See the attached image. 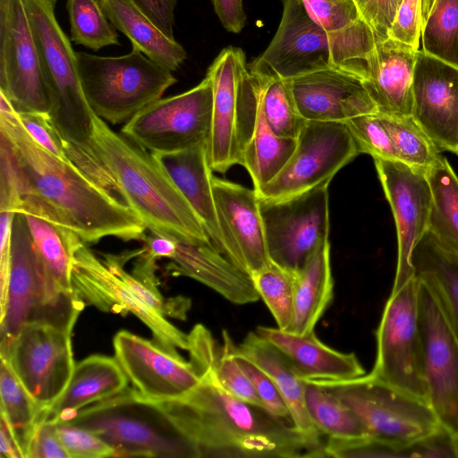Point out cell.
I'll return each instance as SVG.
<instances>
[{
    "mask_svg": "<svg viewBox=\"0 0 458 458\" xmlns=\"http://www.w3.org/2000/svg\"><path fill=\"white\" fill-rule=\"evenodd\" d=\"M0 174L17 193L14 212H31L75 232L85 243L105 237L142 240L140 217L73 163L45 149L0 91Z\"/></svg>",
    "mask_w": 458,
    "mask_h": 458,
    "instance_id": "cell-1",
    "label": "cell"
},
{
    "mask_svg": "<svg viewBox=\"0 0 458 458\" xmlns=\"http://www.w3.org/2000/svg\"><path fill=\"white\" fill-rule=\"evenodd\" d=\"M188 340L199 382L181 397L157 402L200 457H325L322 438L242 401L221 384L215 369L221 346L205 326L196 325Z\"/></svg>",
    "mask_w": 458,
    "mask_h": 458,
    "instance_id": "cell-2",
    "label": "cell"
},
{
    "mask_svg": "<svg viewBox=\"0 0 458 458\" xmlns=\"http://www.w3.org/2000/svg\"><path fill=\"white\" fill-rule=\"evenodd\" d=\"M93 122L94 149L123 201L145 227L177 240L212 245L201 220L154 154L95 114Z\"/></svg>",
    "mask_w": 458,
    "mask_h": 458,
    "instance_id": "cell-3",
    "label": "cell"
},
{
    "mask_svg": "<svg viewBox=\"0 0 458 458\" xmlns=\"http://www.w3.org/2000/svg\"><path fill=\"white\" fill-rule=\"evenodd\" d=\"M32 28L47 84L50 120L70 160L96 182L111 176L92 141L94 114L84 97L76 52L55 14L56 0H22Z\"/></svg>",
    "mask_w": 458,
    "mask_h": 458,
    "instance_id": "cell-4",
    "label": "cell"
},
{
    "mask_svg": "<svg viewBox=\"0 0 458 458\" xmlns=\"http://www.w3.org/2000/svg\"><path fill=\"white\" fill-rule=\"evenodd\" d=\"M65 421L96 434L114 448L116 457L200 458L160 403L133 387L90 404Z\"/></svg>",
    "mask_w": 458,
    "mask_h": 458,
    "instance_id": "cell-5",
    "label": "cell"
},
{
    "mask_svg": "<svg viewBox=\"0 0 458 458\" xmlns=\"http://www.w3.org/2000/svg\"><path fill=\"white\" fill-rule=\"evenodd\" d=\"M83 307L74 293L57 288L36 249L24 215L14 212L7 300L0 311V354L25 324L45 323L72 333Z\"/></svg>",
    "mask_w": 458,
    "mask_h": 458,
    "instance_id": "cell-6",
    "label": "cell"
},
{
    "mask_svg": "<svg viewBox=\"0 0 458 458\" xmlns=\"http://www.w3.org/2000/svg\"><path fill=\"white\" fill-rule=\"evenodd\" d=\"M339 397L371 437L412 456V446L443 429L429 403L367 374L346 380H307Z\"/></svg>",
    "mask_w": 458,
    "mask_h": 458,
    "instance_id": "cell-7",
    "label": "cell"
},
{
    "mask_svg": "<svg viewBox=\"0 0 458 458\" xmlns=\"http://www.w3.org/2000/svg\"><path fill=\"white\" fill-rule=\"evenodd\" d=\"M76 59L89 106L113 124L126 123L176 82L171 70L135 49L116 57L76 52Z\"/></svg>",
    "mask_w": 458,
    "mask_h": 458,
    "instance_id": "cell-8",
    "label": "cell"
},
{
    "mask_svg": "<svg viewBox=\"0 0 458 458\" xmlns=\"http://www.w3.org/2000/svg\"><path fill=\"white\" fill-rule=\"evenodd\" d=\"M213 88V108L207 143L213 172L224 174L242 164L243 149L258 106L255 79L243 51L224 48L208 69Z\"/></svg>",
    "mask_w": 458,
    "mask_h": 458,
    "instance_id": "cell-9",
    "label": "cell"
},
{
    "mask_svg": "<svg viewBox=\"0 0 458 458\" xmlns=\"http://www.w3.org/2000/svg\"><path fill=\"white\" fill-rule=\"evenodd\" d=\"M376 359L369 377L428 403L423 373L416 276L391 293L376 333Z\"/></svg>",
    "mask_w": 458,
    "mask_h": 458,
    "instance_id": "cell-10",
    "label": "cell"
},
{
    "mask_svg": "<svg viewBox=\"0 0 458 458\" xmlns=\"http://www.w3.org/2000/svg\"><path fill=\"white\" fill-rule=\"evenodd\" d=\"M282 1L278 29L267 49L248 65L250 72L293 80L336 68L359 76L345 51L310 17L301 0Z\"/></svg>",
    "mask_w": 458,
    "mask_h": 458,
    "instance_id": "cell-11",
    "label": "cell"
},
{
    "mask_svg": "<svg viewBox=\"0 0 458 458\" xmlns=\"http://www.w3.org/2000/svg\"><path fill=\"white\" fill-rule=\"evenodd\" d=\"M213 88L208 77L178 95L144 106L121 132L152 153H171L208 143L212 120Z\"/></svg>",
    "mask_w": 458,
    "mask_h": 458,
    "instance_id": "cell-12",
    "label": "cell"
},
{
    "mask_svg": "<svg viewBox=\"0 0 458 458\" xmlns=\"http://www.w3.org/2000/svg\"><path fill=\"white\" fill-rule=\"evenodd\" d=\"M328 185L282 199H259L270 259L296 272L329 234Z\"/></svg>",
    "mask_w": 458,
    "mask_h": 458,
    "instance_id": "cell-13",
    "label": "cell"
},
{
    "mask_svg": "<svg viewBox=\"0 0 458 458\" xmlns=\"http://www.w3.org/2000/svg\"><path fill=\"white\" fill-rule=\"evenodd\" d=\"M359 154L357 142L345 123L306 121L284 166L256 191L267 199L302 193L329 183Z\"/></svg>",
    "mask_w": 458,
    "mask_h": 458,
    "instance_id": "cell-14",
    "label": "cell"
},
{
    "mask_svg": "<svg viewBox=\"0 0 458 458\" xmlns=\"http://www.w3.org/2000/svg\"><path fill=\"white\" fill-rule=\"evenodd\" d=\"M418 280L428 401L441 427L458 440V338L432 289Z\"/></svg>",
    "mask_w": 458,
    "mask_h": 458,
    "instance_id": "cell-15",
    "label": "cell"
},
{
    "mask_svg": "<svg viewBox=\"0 0 458 458\" xmlns=\"http://www.w3.org/2000/svg\"><path fill=\"white\" fill-rule=\"evenodd\" d=\"M1 358L37 403L47 409L66 388L75 367L72 333L45 323L25 324Z\"/></svg>",
    "mask_w": 458,
    "mask_h": 458,
    "instance_id": "cell-16",
    "label": "cell"
},
{
    "mask_svg": "<svg viewBox=\"0 0 458 458\" xmlns=\"http://www.w3.org/2000/svg\"><path fill=\"white\" fill-rule=\"evenodd\" d=\"M71 283L84 305H93L105 312H131L151 330L155 344L165 351L179 354L177 348L188 350V335L143 302L85 242L73 253Z\"/></svg>",
    "mask_w": 458,
    "mask_h": 458,
    "instance_id": "cell-17",
    "label": "cell"
},
{
    "mask_svg": "<svg viewBox=\"0 0 458 458\" xmlns=\"http://www.w3.org/2000/svg\"><path fill=\"white\" fill-rule=\"evenodd\" d=\"M0 91L17 112L48 113L47 84L22 0H0Z\"/></svg>",
    "mask_w": 458,
    "mask_h": 458,
    "instance_id": "cell-18",
    "label": "cell"
},
{
    "mask_svg": "<svg viewBox=\"0 0 458 458\" xmlns=\"http://www.w3.org/2000/svg\"><path fill=\"white\" fill-rule=\"evenodd\" d=\"M373 159L396 225L397 265L391 290L394 293L415 276L411 257L428 231L431 191L425 172L398 160Z\"/></svg>",
    "mask_w": 458,
    "mask_h": 458,
    "instance_id": "cell-19",
    "label": "cell"
},
{
    "mask_svg": "<svg viewBox=\"0 0 458 458\" xmlns=\"http://www.w3.org/2000/svg\"><path fill=\"white\" fill-rule=\"evenodd\" d=\"M114 358L140 394L153 401L185 394L199 382L191 361L126 330L114 337Z\"/></svg>",
    "mask_w": 458,
    "mask_h": 458,
    "instance_id": "cell-20",
    "label": "cell"
},
{
    "mask_svg": "<svg viewBox=\"0 0 458 458\" xmlns=\"http://www.w3.org/2000/svg\"><path fill=\"white\" fill-rule=\"evenodd\" d=\"M411 116L436 147L458 155V68L417 53Z\"/></svg>",
    "mask_w": 458,
    "mask_h": 458,
    "instance_id": "cell-21",
    "label": "cell"
},
{
    "mask_svg": "<svg viewBox=\"0 0 458 458\" xmlns=\"http://www.w3.org/2000/svg\"><path fill=\"white\" fill-rule=\"evenodd\" d=\"M213 194L227 258L251 277L270 261L259 195L215 176Z\"/></svg>",
    "mask_w": 458,
    "mask_h": 458,
    "instance_id": "cell-22",
    "label": "cell"
},
{
    "mask_svg": "<svg viewBox=\"0 0 458 458\" xmlns=\"http://www.w3.org/2000/svg\"><path fill=\"white\" fill-rule=\"evenodd\" d=\"M289 81L296 106L306 121L344 123L377 112L363 80L346 71L328 68Z\"/></svg>",
    "mask_w": 458,
    "mask_h": 458,
    "instance_id": "cell-23",
    "label": "cell"
},
{
    "mask_svg": "<svg viewBox=\"0 0 458 458\" xmlns=\"http://www.w3.org/2000/svg\"><path fill=\"white\" fill-rule=\"evenodd\" d=\"M418 51L388 37L377 39L363 83L378 113L411 115Z\"/></svg>",
    "mask_w": 458,
    "mask_h": 458,
    "instance_id": "cell-24",
    "label": "cell"
},
{
    "mask_svg": "<svg viewBox=\"0 0 458 458\" xmlns=\"http://www.w3.org/2000/svg\"><path fill=\"white\" fill-rule=\"evenodd\" d=\"M169 260L167 271L171 275L195 279L233 304H249L259 299L251 277L211 244L176 239Z\"/></svg>",
    "mask_w": 458,
    "mask_h": 458,
    "instance_id": "cell-25",
    "label": "cell"
},
{
    "mask_svg": "<svg viewBox=\"0 0 458 458\" xmlns=\"http://www.w3.org/2000/svg\"><path fill=\"white\" fill-rule=\"evenodd\" d=\"M254 331L288 359L302 380H346L366 374L355 353L330 348L314 331L299 335L265 326Z\"/></svg>",
    "mask_w": 458,
    "mask_h": 458,
    "instance_id": "cell-26",
    "label": "cell"
},
{
    "mask_svg": "<svg viewBox=\"0 0 458 458\" xmlns=\"http://www.w3.org/2000/svg\"><path fill=\"white\" fill-rule=\"evenodd\" d=\"M153 154L201 220L214 248L227 258L215 205L214 175L207 143L176 152Z\"/></svg>",
    "mask_w": 458,
    "mask_h": 458,
    "instance_id": "cell-27",
    "label": "cell"
},
{
    "mask_svg": "<svg viewBox=\"0 0 458 458\" xmlns=\"http://www.w3.org/2000/svg\"><path fill=\"white\" fill-rule=\"evenodd\" d=\"M128 381L115 358L89 356L75 363L66 388L45 409L46 417L53 421L67 420L74 412L119 394L128 386Z\"/></svg>",
    "mask_w": 458,
    "mask_h": 458,
    "instance_id": "cell-28",
    "label": "cell"
},
{
    "mask_svg": "<svg viewBox=\"0 0 458 458\" xmlns=\"http://www.w3.org/2000/svg\"><path fill=\"white\" fill-rule=\"evenodd\" d=\"M310 17L348 55L358 75L366 77L367 58L377 37L354 0H301Z\"/></svg>",
    "mask_w": 458,
    "mask_h": 458,
    "instance_id": "cell-29",
    "label": "cell"
},
{
    "mask_svg": "<svg viewBox=\"0 0 458 458\" xmlns=\"http://www.w3.org/2000/svg\"><path fill=\"white\" fill-rule=\"evenodd\" d=\"M234 350L261 369L274 382L291 413L293 426L318 438L323 436L310 418L305 402V382L288 359L271 343L250 331Z\"/></svg>",
    "mask_w": 458,
    "mask_h": 458,
    "instance_id": "cell-30",
    "label": "cell"
},
{
    "mask_svg": "<svg viewBox=\"0 0 458 458\" xmlns=\"http://www.w3.org/2000/svg\"><path fill=\"white\" fill-rule=\"evenodd\" d=\"M334 297L329 240L321 244L295 272L293 313L287 331L307 335Z\"/></svg>",
    "mask_w": 458,
    "mask_h": 458,
    "instance_id": "cell-31",
    "label": "cell"
},
{
    "mask_svg": "<svg viewBox=\"0 0 458 458\" xmlns=\"http://www.w3.org/2000/svg\"><path fill=\"white\" fill-rule=\"evenodd\" d=\"M113 26L138 50L153 61L176 71L186 59L183 47L167 38L132 2V0H100Z\"/></svg>",
    "mask_w": 458,
    "mask_h": 458,
    "instance_id": "cell-32",
    "label": "cell"
},
{
    "mask_svg": "<svg viewBox=\"0 0 458 458\" xmlns=\"http://www.w3.org/2000/svg\"><path fill=\"white\" fill-rule=\"evenodd\" d=\"M411 261L416 277L432 289L458 338V256L428 232L414 248Z\"/></svg>",
    "mask_w": 458,
    "mask_h": 458,
    "instance_id": "cell-33",
    "label": "cell"
},
{
    "mask_svg": "<svg viewBox=\"0 0 458 458\" xmlns=\"http://www.w3.org/2000/svg\"><path fill=\"white\" fill-rule=\"evenodd\" d=\"M251 73L257 84L258 107L244 146L242 165L249 172L258 191L284 166L295 148L296 140L280 138L269 128L261 107L258 78Z\"/></svg>",
    "mask_w": 458,
    "mask_h": 458,
    "instance_id": "cell-34",
    "label": "cell"
},
{
    "mask_svg": "<svg viewBox=\"0 0 458 458\" xmlns=\"http://www.w3.org/2000/svg\"><path fill=\"white\" fill-rule=\"evenodd\" d=\"M24 215L32 241L44 266L57 288L73 293L72 288V257L79 245L84 242L72 230L31 212Z\"/></svg>",
    "mask_w": 458,
    "mask_h": 458,
    "instance_id": "cell-35",
    "label": "cell"
},
{
    "mask_svg": "<svg viewBox=\"0 0 458 458\" xmlns=\"http://www.w3.org/2000/svg\"><path fill=\"white\" fill-rule=\"evenodd\" d=\"M426 176L431 191L428 232L444 250L458 256V176L442 155Z\"/></svg>",
    "mask_w": 458,
    "mask_h": 458,
    "instance_id": "cell-36",
    "label": "cell"
},
{
    "mask_svg": "<svg viewBox=\"0 0 458 458\" xmlns=\"http://www.w3.org/2000/svg\"><path fill=\"white\" fill-rule=\"evenodd\" d=\"M0 415L7 420L26 458L36 428L44 415V409L37 403L3 358L0 364Z\"/></svg>",
    "mask_w": 458,
    "mask_h": 458,
    "instance_id": "cell-37",
    "label": "cell"
},
{
    "mask_svg": "<svg viewBox=\"0 0 458 458\" xmlns=\"http://www.w3.org/2000/svg\"><path fill=\"white\" fill-rule=\"evenodd\" d=\"M303 381L308 413L322 435L342 439L370 437L359 417L339 397L316 384Z\"/></svg>",
    "mask_w": 458,
    "mask_h": 458,
    "instance_id": "cell-38",
    "label": "cell"
},
{
    "mask_svg": "<svg viewBox=\"0 0 458 458\" xmlns=\"http://www.w3.org/2000/svg\"><path fill=\"white\" fill-rule=\"evenodd\" d=\"M253 73L258 78L261 107L269 128L280 138L296 140L306 120L296 106L290 81Z\"/></svg>",
    "mask_w": 458,
    "mask_h": 458,
    "instance_id": "cell-39",
    "label": "cell"
},
{
    "mask_svg": "<svg viewBox=\"0 0 458 458\" xmlns=\"http://www.w3.org/2000/svg\"><path fill=\"white\" fill-rule=\"evenodd\" d=\"M378 114L391 137L399 161L426 173L441 156L429 137L411 115Z\"/></svg>",
    "mask_w": 458,
    "mask_h": 458,
    "instance_id": "cell-40",
    "label": "cell"
},
{
    "mask_svg": "<svg viewBox=\"0 0 458 458\" xmlns=\"http://www.w3.org/2000/svg\"><path fill=\"white\" fill-rule=\"evenodd\" d=\"M421 38L424 53L458 68V0H434Z\"/></svg>",
    "mask_w": 458,
    "mask_h": 458,
    "instance_id": "cell-41",
    "label": "cell"
},
{
    "mask_svg": "<svg viewBox=\"0 0 458 458\" xmlns=\"http://www.w3.org/2000/svg\"><path fill=\"white\" fill-rule=\"evenodd\" d=\"M71 40L95 51L119 45L118 34L109 21L100 0H67Z\"/></svg>",
    "mask_w": 458,
    "mask_h": 458,
    "instance_id": "cell-42",
    "label": "cell"
},
{
    "mask_svg": "<svg viewBox=\"0 0 458 458\" xmlns=\"http://www.w3.org/2000/svg\"><path fill=\"white\" fill-rule=\"evenodd\" d=\"M251 279L277 327L287 330L293 313L295 272L270 259L264 267L251 276Z\"/></svg>",
    "mask_w": 458,
    "mask_h": 458,
    "instance_id": "cell-43",
    "label": "cell"
},
{
    "mask_svg": "<svg viewBox=\"0 0 458 458\" xmlns=\"http://www.w3.org/2000/svg\"><path fill=\"white\" fill-rule=\"evenodd\" d=\"M140 250L129 252L126 255L114 256L103 254L101 259L107 267L119 276L132 292L147 305L159 312L164 317L170 316L176 318H185L186 311L190 307L189 300L182 297L165 300L158 292L157 287L151 286L134 275L129 274L123 264L131 258L136 257Z\"/></svg>",
    "mask_w": 458,
    "mask_h": 458,
    "instance_id": "cell-44",
    "label": "cell"
},
{
    "mask_svg": "<svg viewBox=\"0 0 458 458\" xmlns=\"http://www.w3.org/2000/svg\"><path fill=\"white\" fill-rule=\"evenodd\" d=\"M357 142L360 153L373 158L398 160L391 137L378 112L359 115L344 122Z\"/></svg>",
    "mask_w": 458,
    "mask_h": 458,
    "instance_id": "cell-45",
    "label": "cell"
},
{
    "mask_svg": "<svg viewBox=\"0 0 458 458\" xmlns=\"http://www.w3.org/2000/svg\"><path fill=\"white\" fill-rule=\"evenodd\" d=\"M230 338L229 333L223 330V344L215 363L217 377L234 396L250 404L263 408L253 385L231 352Z\"/></svg>",
    "mask_w": 458,
    "mask_h": 458,
    "instance_id": "cell-46",
    "label": "cell"
},
{
    "mask_svg": "<svg viewBox=\"0 0 458 458\" xmlns=\"http://www.w3.org/2000/svg\"><path fill=\"white\" fill-rule=\"evenodd\" d=\"M233 343L231 337V352L253 385L263 408L273 417L293 425L288 406L274 382L256 364L237 352L233 348Z\"/></svg>",
    "mask_w": 458,
    "mask_h": 458,
    "instance_id": "cell-47",
    "label": "cell"
},
{
    "mask_svg": "<svg viewBox=\"0 0 458 458\" xmlns=\"http://www.w3.org/2000/svg\"><path fill=\"white\" fill-rule=\"evenodd\" d=\"M55 422L58 437L70 458L116 457L114 448L89 430L65 420Z\"/></svg>",
    "mask_w": 458,
    "mask_h": 458,
    "instance_id": "cell-48",
    "label": "cell"
},
{
    "mask_svg": "<svg viewBox=\"0 0 458 458\" xmlns=\"http://www.w3.org/2000/svg\"><path fill=\"white\" fill-rule=\"evenodd\" d=\"M422 27L421 0H402L387 37L419 50Z\"/></svg>",
    "mask_w": 458,
    "mask_h": 458,
    "instance_id": "cell-49",
    "label": "cell"
},
{
    "mask_svg": "<svg viewBox=\"0 0 458 458\" xmlns=\"http://www.w3.org/2000/svg\"><path fill=\"white\" fill-rule=\"evenodd\" d=\"M18 114L22 125L36 142L59 159L72 163L47 113L18 112Z\"/></svg>",
    "mask_w": 458,
    "mask_h": 458,
    "instance_id": "cell-50",
    "label": "cell"
},
{
    "mask_svg": "<svg viewBox=\"0 0 458 458\" xmlns=\"http://www.w3.org/2000/svg\"><path fill=\"white\" fill-rule=\"evenodd\" d=\"M26 458H70L56 431L55 422L44 415L31 439Z\"/></svg>",
    "mask_w": 458,
    "mask_h": 458,
    "instance_id": "cell-51",
    "label": "cell"
},
{
    "mask_svg": "<svg viewBox=\"0 0 458 458\" xmlns=\"http://www.w3.org/2000/svg\"><path fill=\"white\" fill-rule=\"evenodd\" d=\"M354 2L377 38H387V32L402 0H354Z\"/></svg>",
    "mask_w": 458,
    "mask_h": 458,
    "instance_id": "cell-52",
    "label": "cell"
},
{
    "mask_svg": "<svg viewBox=\"0 0 458 458\" xmlns=\"http://www.w3.org/2000/svg\"><path fill=\"white\" fill-rule=\"evenodd\" d=\"M13 216V211H0V311L4 310L7 300Z\"/></svg>",
    "mask_w": 458,
    "mask_h": 458,
    "instance_id": "cell-53",
    "label": "cell"
},
{
    "mask_svg": "<svg viewBox=\"0 0 458 458\" xmlns=\"http://www.w3.org/2000/svg\"><path fill=\"white\" fill-rule=\"evenodd\" d=\"M132 2L167 38L174 39L176 0H132Z\"/></svg>",
    "mask_w": 458,
    "mask_h": 458,
    "instance_id": "cell-54",
    "label": "cell"
},
{
    "mask_svg": "<svg viewBox=\"0 0 458 458\" xmlns=\"http://www.w3.org/2000/svg\"><path fill=\"white\" fill-rule=\"evenodd\" d=\"M214 10L224 28L239 33L246 22L242 0H211Z\"/></svg>",
    "mask_w": 458,
    "mask_h": 458,
    "instance_id": "cell-55",
    "label": "cell"
},
{
    "mask_svg": "<svg viewBox=\"0 0 458 458\" xmlns=\"http://www.w3.org/2000/svg\"><path fill=\"white\" fill-rule=\"evenodd\" d=\"M0 418V457L24 458L7 420L2 415Z\"/></svg>",
    "mask_w": 458,
    "mask_h": 458,
    "instance_id": "cell-56",
    "label": "cell"
},
{
    "mask_svg": "<svg viewBox=\"0 0 458 458\" xmlns=\"http://www.w3.org/2000/svg\"><path fill=\"white\" fill-rule=\"evenodd\" d=\"M434 0H421L422 22L426 21Z\"/></svg>",
    "mask_w": 458,
    "mask_h": 458,
    "instance_id": "cell-57",
    "label": "cell"
}]
</instances>
